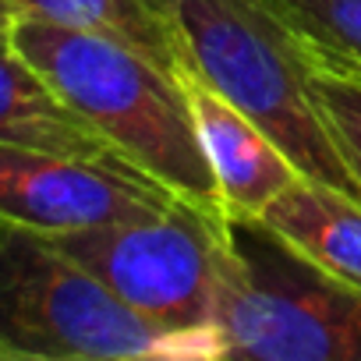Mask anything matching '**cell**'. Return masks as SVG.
Instances as JSON below:
<instances>
[{
	"instance_id": "1",
	"label": "cell",
	"mask_w": 361,
	"mask_h": 361,
	"mask_svg": "<svg viewBox=\"0 0 361 361\" xmlns=\"http://www.w3.org/2000/svg\"><path fill=\"white\" fill-rule=\"evenodd\" d=\"M11 43L128 163L206 209H224L173 68L121 36L32 15L11 18Z\"/></svg>"
},
{
	"instance_id": "2",
	"label": "cell",
	"mask_w": 361,
	"mask_h": 361,
	"mask_svg": "<svg viewBox=\"0 0 361 361\" xmlns=\"http://www.w3.org/2000/svg\"><path fill=\"white\" fill-rule=\"evenodd\" d=\"M173 71H188L248 114L294 166L361 202L312 96L315 57L266 0H145Z\"/></svg>"
},
{
	"instance_id": "3",
	"label": "cell",
	"mask_w": 361,
	"mask_h": 361,
	"mask_svg": "<svg viewBox=\"0 0 361 361\" xmlns=\"http://www.w3.org/2000/svg\"><path fill=\"white\" fill-rule=\"evenodd\" d=\"M11 357L195 361L220 347L149 322L43 231L0 220V361Z\"/></svg>"
},
{
	"instance_id": "4",
	"label": "cell",
	"mask_w": 361,
	"mask_h": 361,
	"mask_svg": "<svg viewBox=\"0 0 361 361\" xmlns=\"http://www.w3.org/2000/svg\"><path fill=\"white\" fill-rule=\"evenodd\" d=\"M213 329L224 357L361 361V290L326 273L262 216L224 209Z\"/></svg>"
},
{
	"instance_id": "5",
	"label": "cell",
	"mask_w": 361,
	"mask_h": 361,
	"mask_svg": "<svg viewBox=\"0 0 361 361\" xmlns=\"http://www.w3.org/2000/svg\"><path fill=\"white\" fill-rule=\"evenodd\" d=\"M47 238L149 322L216 340L213 308L224 259V209H206L177 195L149 216Z\"/></svg>"
},
{
	"instance_id": "6",
	"label": "cell",
	"mask_w": 361,
	"mask_h": 361,
	"mask_svg": "<svg viewBox=\"0 0 361 361\" xmlns=\"http://www.w3.org/2000/svg\"><path fill=\"white\" fill-rule=\"evenodd\" d=\"M177 199L128 159H78L0 142V220L43 234L149 216Z\"/></svg>"
},
{
	"instance_id": "7",
	"label": "cell",
	"mask_w": 361,
	"mask_h": 361,
	"mask_svg": "<svg viewBox=\"0 0 361 361\" xmlns=\"http://www.w3.org/2000/svg\"><path fill=\"white\" fill-rule=\"evenodd\" d=\"M177 75L192 103L199 142L213 166L224 209L262 216L266 206L280 199L287 188H294L305 173L248 114H241L234 103L216 96L188 71H177Z\"/></svg>"
},
{
	"instance_id": "8",
	"label": "cell",
	"mask_w": 361,
	"mask_h": 361,
	"mask_svg": "<svg viewBox=\"0 0 361 361\" xmlns=\"http://www.w3.org/2000/svg\"><path fill=\"white\" fill-rule=\"evenodd\" d=\"M0 142L78 159H124L18 54L11 43V22H0Z\"/></svg>"
},
{
	"instance_id": "9",
	"label": "cell",
	"mask_w": 361,
	"mask_h": 361,
	"mask_svg": "<svg viewBox=\"0 0 361 361\" xmlns=\"http://www.w3.org/2000/svg\"><path fill=\"white\" fill-rule=\"evenodd\" d=\"M262 220L294 241L312 262L336 280L361 290V202L301 177L294 188L273 199Z\"/></svg>"
},
{
	"instance_id": "10",
	"label": "cell",
	"mask_w": 361,
	"mask_h": 361,
	"mask_svg": "<svg viewBox=\"0 0 361 361\" xmlns=\"http://www.w3.org/2000/svg\"><path fill=\"white\" fill-rule=\"evenodd\" d=\"M15 15H32V18L61 22V25L110 32V36L135 43L159 64L173 68L170 47H166L156 18L149 15L145 0H11V18Z\"/></svg>"
},
{
	"instance_id": "11",
	"label": "cell",
	"mask_w": 361,
	"mask_h": 361,
	"mask_svg": "<svg viewBox=\"0 0 361 361\" xmlns=\"http://www.w3.org/2000/svg\"><path fill=\"white\" fill-rule=\"evenodd\" d=\"M312 54L361 68V0H266Z\"/></svg>"
},
{
	"instance_id": "12",
	"label": "cell",
	"mask_w": 361,
	"mask_h": 361,
	"mask_svg": "<svg viewBox=\"0 0 361 361\" xmlns=\"http://www.w3.org/2000/svg\"><path fill=\"white\" fill-rule=\"evenodd\" d=\"M312 96H315V106H319L350 177L361 188V75L315 57Z\"/></svg>"
},
{
	"instance_id": "13",
	"label": "cell",
	"mask_w": 361,
	"mask_h": 361,
	"mask_svg": "<svg viewBox=\"0 0 361 361\" xmlns=\"http://www.w3.org/2000/svg\"><path fill=\"white\" fill-rule=\"evenodd\" d=\"M315 57H322V61H333V64H340V68H347V71L361 75V68H354V64H343V61H336V57H326V54H315Z\"/></svg>"
},
{
	"instance_id": "14",
	"label": "cell",
	"mask_w": 361,
	"mask_h": 361,
	"mask_svg": "<svg viewBox=\"0 0 361 361\" xmlns=\"http://www.w3.org/2000/svg\"><path fill=\"white\" fill-rule=\"evenodd\" d=\"M0 18H11V0H0Z\"/></svg>"
},
{
	"instance_id": "15",
	"label": "cell",
	"mask_w": 361,
	"mask_h": 361,
	"mask_svg": "<svg viewBox=\"0 0 361 361\" xmlns=\"http://www.w3.org/2000/svg\"><path fill=\"white\" fill-rule=\"evenodd\" d=\"M0 22H11V18H0Z\"/></svg>"
}]
</instances>
